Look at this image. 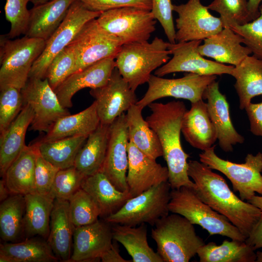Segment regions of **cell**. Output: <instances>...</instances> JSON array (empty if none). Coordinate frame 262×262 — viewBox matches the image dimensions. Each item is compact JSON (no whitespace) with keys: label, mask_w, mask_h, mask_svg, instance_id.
Listing matches in <instances>:
<instances>
[{"label":"cell","mask_w":262,"mask_h":262,"mask_svg":"<svg viewBox=\"0 0 262 262\" xmlns=\"http://www.w3.org/2000/svg\"><path fill=\"white\" fill-rule=\"evenodd\" d=\"M188 220L172 213L160 218L151 230L157 252L164 262H188L205 244Z\"/></svg>","instance_id":"obj_4"},{"label":"cell","mask_w":262,"mask_h":262,"mask_svg":"<svg viewBox=\"0 0 262 262\" xmlns=\"http://www.w3.org/2000/svg\"><path fill=\"white\" fill-rule=\"evenodd\" d=\"M96 19L102 28L120 39L123 45L148 41L157 22L151 11L135 7L105 11Z\"/></svg>","instance_id":"obj_10"},{"label":"cell","mask_w":262,"mask_h":262,"mask_svg":"<svg viewBox=\"0 0 262 262\" xmlns=\"http://www.w3.org/2000/svg\"><path fill=\"white\" fill-rule=\"evenodd\" d=\"M81 188L87 192L98 205L103 219L117 212L131 198L128 191L117 189L102 172L85 177Z\"/></svg>","instance_id":"obj_28"},{"label":"cell","mask_w":262,"mask_h":262,"mask_svg":"<svg viewBox=\"0 0 262 262\" xmlns=\"http://www.w3.org/2000/svg\"><path fill=\"white\" fill-rule=\"evenodd\" d=\"M115 67V57H110L71 74L54 90L61 104L65 108H70L72 98L79 90L104 86Z\"/></svg>","instance_id":"obj_20"},{"label":"cell","mask_w":262,"mask_h":262,"mask_svg":"<svg viewBox=\"0 0 262 262\" xmlns=\"http://www.w3.org/2000/svg\"><path fill=\"white\" fill-rule=\"evenodd\" d=\"M148 106L151 114L146 120L160 142L171 189L182 186L195 188L196 185L187 173L190 156L183 149L180 141L182 119L187 110L185 104L178 100L166 103L152 102Z\"/></svg>","instance_id":"obj_2"},{"label":"cell","mask_w":262,"mask_h":262,"mask_svg":"<svg viewBox=\"0 0 262 262\" xmlns=\"http://www.w3.org/2000/svg\"><path fill=\"white\" fill-rule=\"evenodd\" d=\"M110 126L100 123L77 154L74 166L85 177L101 170L107 152Z\"/></svg>","instance_id":"obj_30"},{"label":"cell","mask_w":262,"mask_h":262,"mask_svg":"<svg viewBox=\"0 0 262 262\" xmlns=\"http://www.w3.org/2000/svg\"><path fill=\"white\" fill-rule=\"evenodd\" d=\"M90 94L95 98L100 123L106 125H111L138 101L135 91L116 67L106 84L91 89Z\"/></svg>","instance_id":"obj_16"},{"label":"cell","mask_w":262,"mask_h":262,"mask_svg":"<svg viewBox=\"0 0 262 262\" xmlns=\"http://www.w3.org/2000/svg\"><path fill=\"white\" fill-rule=\"evenodd\" d=\"M10 191L5 183L4 180L2 178L0 180V202L8 198L10 195Z\"/></svg>","instance_id":"obj_53"},{"label":"cell","mask_w":262,"mask_h":262,"mask_svg":"<svg viewBox=\"0 0 262 262\" xmlns=\"http://www.w3.org/2000/svg\"><path fill=\"white\" fill-rule=\"evenodd\" d=\"M256 254V262H262V251H257Z\"/></svg>","instance_id":"obj_56"},{"label":"cell","mask_w":262,"mask_h":262,"mask_svg":"<svg viewBox=\"0 0 262 262\" xmlns=\"http://www.w3.org/2000/svg\"><path fill=\"white\" fill-rule=\"evenodd\" d=\"M171 190L168 181L155 185L130 198L120 210L104 219L111 224L136 227L147 223L153 226L169 213Z\"/></svg>","instance_id":"obj_7"},{"label":"cell","mask_w":262,"mask_h":262,"mask_svg":"<svg viewBox=\"0 0 262 262\" xmlns=\"http://www.w3.org/2000/svg\"><path fill=\"white\" fill-rule=\"evenodd\" d=\"M200 262H254L256 254L245 241L225 240L220 245L204 244L197 250Z\"/></svg>","instance_id":"obj_36"},{"label":"cell","mask_w":262,"mask_h":262,"mask_svg":"<svg viewBox=\"0 0 262 262\" xmlns=\"http://www.w3.org/2000/svg\"><path fill=\"white\" fill-rule=\"evenodd\" d=\"M242 43V37L230 27H226L219 33L205 39L204 43L198 46V50L202 56L235 66L252 53Z\"/></svg>","instance_id":"obj_23"},{"label":"cell","mask_w":262,"mask_h":262,"mask_svg":"<svg viewBox=\"0 0 262 262\" xmlns=\"http://www.w3.org/2000/svg\"><path fill=\"white\" fill-rule=\"evenodd\" d=\"M85 177L74 166L59 169L49 195L54 199L68 200L80 188Z\"/></svg>","instance_id":"obj_42"},{"label":"cell","mask_w":262,"mask_h":262,"mask_svg":"<svg viewBox=\"0 0 262 262\" xmlns=\"http://www.w3.org/2000/svg\"><path fill=\"white\" fill-rule=\"evenodd\" d=\"M101 13L87 9L78 0L74 1L62 23L46 41L45 49L34 63L29 78H45L52 59L72 42L87 22L98 18Z\"/></svg>","instance_id":"obj_9"},{"label":"cell","mask_w":262,"mask_h":262,"mask_svg":"<svg viewBox=\"0 0 262 262\" xmlns=\"http://www.w3.org/2000/svg\"><path fill=\"white\" fill-rule=\"evenodd\" d=\"M230 75L236 80L234 86L240 109H245L254 97L262 95V60L249 55L234 66Z\"/></svg>","instance_id":"obj_33"},{"label":"cell","mask_w":262,"mask_h":262,"mask_svg":"<svg viewBox=\"0 0 262 262\" xmlns=\"http://www.w3.org/2000/svg\"><path fill=\"white\" fill-rule=\"evenodd\" d=\"M71 43L77 53L73 73L105 58L115 57L123 45L120 39L102 28L96 18L87 22Z\"/></svg>","instance_id":"obj_13"},{"label":"cell","mask_w":262,"mask_h":262,"mask_svg":"<svg viewBox=\"0 0 262 262\" xmlns=\"http://www.w3.org/2000/svg\"><path fill=\"white\" fill-rule=\"evenodd\" d=\"M45 238H30L0 246V262H54L59 259Z\"/></svg>","instance_id":"obj_34"},{"label":"cell","mask_w":262,"mask_h":262,"mask_svg":"<svg viewBox=\"0 0 262 262\" xmlns=\"http://www.w3.org/2000/svg\"><path fill=\"white\" fill-rule=\"evenodd\" d=\"M151 12L154 18L160 22L169 42L176 43V30L172 15L173 4L171 0H151Z\"/></svg>","instance_id":"obj_47"},{"label":"cell","mask_w":262,"mask_h":262,"mask_svg":"<svg viewBox=\"0 0 262 262\" xmlns=\"http://www.w3.org/2000/svg\"><path fill=\"white\" fill-rule=\"evenodd\" d=\"M75 0H49L30 10L24 35L47 41L62 23Z\"/></svg>","instance_id":"obj_24"},{"label":"cell","mask_w":262,"mask_h":262,"mask_svg":"<svg viewBox=\"0 0 262 262\" xmlns=\"http://www.w3.org/2000/svg\"><path fill=\"white\" fill-rule=\"evenodd\" d=\"M12 39L5 34L0 37V88L11 86L21 90L43 51L46 41L25 35Z\"/></svg>","instance_id":"obj_5"},{"label":"cell","mask_w":262,"mask_h":262,"mask_svg":"<svg viewBox=\"0 0 262 262\" xmlns=\"http://www.w3.org/2000/svg\"><path fill=\"white\" fill-rule=\"evenodd\" d=\"M207 7L220 15L224 28L241 25L253 20L248 10L247 0H213Z\"/></svg>","instance_id":"obj_41"},{"label":"cell","mask_w":262,"mask_h":262,"mask_svg":"<svg viewBox=\"0 0 262 262\" xmlns=\"http://www.w3.org/2000/svg\"><path fill=\"white\" fill-rule=\"evenodd\" d=\"M100 123L94 101L85 110L59 119L38 141L49 142L75 136H88Z\"/></svg>","instance_id":"obj_29"},{"label":"cell","mask_w":262,"mask_h":262,"mask_svg":"<svg viewBox=\"0 0 262 262\" xmlns=\"http://www.w3.org/2000/svg\"><path fill=\"white\" fill-rule=\"evenodd\" d=\"M37 144L26 146L7 169L3 179L11 195H25L35 192V168Z\"/></svg>","instance_id":"obj_27"},{"label":"cell","mask_w":262,"mask_h":262,"mask_svg":"<svg viewBox=\"0 0 262 262\" xmlns=\"http://www.w3.org/2000/svg\"><path fill=\"white\" fill-rule=\"evenodd\" d=\"M112 225L114 240L123 246L133 262H164L158 253L148 244L147 229L145 223L138 227Z\"/></svg>","instance_id":"obj_31"},{"label":"cell","mask_w":262,"mask_h":262,"mask_svg":"<svg viewBox=\"0 0 262 262\" xmlns=\"http://www.w3.org/2000/svg\"><path fill=\"white\" fill-rule=\"evenodd\" d=\"M245 242L254 251L262 248V217L253 228Z\"/></svg>","instance_id":"obj_50"},{"label":"cell","mask_w":262,"mask_h":262,"mask_svg":"<svg viewBox=\"0 0 262 262\" xmlns=\"http://www.w3.org/2000/svg\"><path fill=\"white\" fill-rule=\"evenodd\" d=\"M169 43L155 37L150 43L122 45L115 57V67L132 90L147 82L151 72L171 59Z\"/></svg>","instance_id":"obj_3"},{"label":"cell","mask_w":262,"mask_h":262,"mask_svg":"<svg viewBox=\"0 0 262 262\" xmlns=\"http://www.w3.org/2000/svg\"><path fill=\"white\" fill-rule=\"evenodd\" d=\"M88 10L103 12L124 7H135L151 11V0H78Z\"/></svg>","instance_id":"obj_48"},{"label":"cell","mask_w":262,"mask_h":262,"mask_svg":"<svg viewBox=\"0 0 262 262\" xmlns=\"http://www.w3.org/2000/svg\"><path fill=\"white\" fill-rule=\"evenodd\" d=\"M49 0H30V1L33 6H36L46 2Z\"/></svg>","instance_id":"obj_55"},{"label":"cell","mask_w":262,"mask_h":262,"mask_svg":"<svg viewBox=\"0 0 262 262\" xmlns=\"http://www.w3.org/2000/svg\"><path fill=\"white\" fill-rule=\"evenodd\" d=\"M201 42L202 40H194L169 43L168 49L173 57L155 70L154 75L162 77L168 74L180 72L199 75H231L234 66L206 59L199 53L198 47Z\"/></svg>","instance_id":"obj_14"},{"label":"cell","mask_w":262,"mask_h":262,"mask_svg":"<svg viewBox=\"0 0 262 262\" xmlns=\"http://www.w3.org/2000/svg\"><path fill=\"white\" fill-rule=\"evenodd\" d=\"M173 10L178 14L176 19L177 43L204 40L224 28L220 18L212 15L200 0H188L185 3L173 4Z\"/></svg>","instance_id":"obj_15"},{"label":"cell","mask_w":262,"mask_h":262,"mask_svg":"<svg viewBox=\"0 0 262 262\" xmlns=\"http://www.w3.org/2000/svg\"><path fill=\"white\" fill-rule=\"evenodd\" d=\"M30 0H6L4 6L5 18L11 24L9 32L5 34L13 39L25 34L29 23L30 10L27 4Z\"/></svg>","instance_id":"obj_44"},{"label":"cell","mask_w":262,"mask_h":262,"mask_svg":"<svg viewBox=\"0 0 262 262\" xmlns=\"http://www.w3.org/2000/svg\"><path fill=\"white\" fill-rule=\"evenodd\" d=\"M88 136H75L52 141H36L40 154L59 169L74 166L79 150Z\"/></svg>","instance_id":"obj_37"},{"label":"cell","mask_w":262,"mask_h":262,"mask_svg":"<svg viewBox=\"0 0 262 262\" xmlns=\"http://www.w3.org/2000/svg\"><path fill=\"white\" fill-rule=\"evenodd\" d=\"M73 250L68 262H96L113 244L112 225L99 220L75 227Z\"/></svg>","instance_id":"obj_19"},{"label":"cell","mask_w":262,"mask_h":262,"mask_svg":"<svg viewBox=\"0 0 262 262\" xmlns=\"http://www.w3.org/2000/svg\"><path fill=\"white\" fill-rule=\"evenodd\" d=\"M129 142L126 114L123 113L110 126L107 152L100 171L121 191H128L126 176L129 163Z\"/></svg>","instance_id":"obj_17"},{"label":"cell","mask_w":262,"mask_h":262,"mask_svg":"<svg viewBox=\"0 0 262 262\" xmlns=\"http://www.w3.org/2000/svg\"><path fill=\"white\" fill-rule=\"evenodd\" d=\"M128 168L126 182L132 197L151 187L168 181V170L139 150L129 141Z\"/></svg>","instance_id":"obj_18"},{"label":"cell","mask_w":262,"mask_h":262,"mask_svg":"<svg viewBox=\"0 0 262 262\" xmlns=\"http://www.w3.org/2000/svg\"><path fill=\"white\" fill-rule=\"evenodd\" d=\"M21 93L24 104H28L33 112L31 130L46 133L59 119L70 115L46 78H29Z\"/></svg>","instance_id":"obj_12"},{"label":"cell","mask_w":262,"mask_h":262,"mask_svg":"<svg viewBox=\"0 0 262 262\" xmlns=\"http://www.w3.org/2000/svg\"><path fill=\"white\" fill-rule=\"evenodd\" d=\"M260 16L254 20L243 25H235L229 27L240 35L253 55L262 60V3L259 7Z\"/></svg>","instance_id":"obj_45"},{"label":"cell","mask_w":262,"mask_h":262,"mask_svg":"<svg viewBox=\"0 0 262 262\" xmlns=\"http://www.w3.org/2000/svg\"><path fill=\"white\" fill-rule=\"evenodd\" d=\"M203 98L207 100L208 112L216 131L220 147L225 152H232L233 146L243 144L245 138L232 124L229 104L219 90L218 82L215 80L208 86Z\"/></svg>","instance_id":"obj_21"},{"label":"cell","mask_w":262,"mask_h":262,"mask_svg":"<svg viewBox=\"0 0 262 262\" xmlns=\"http://www.w3.org/2000/svg\"><path fill=\"white\" fill-rule=\"evenodd\" d=\"M215 147L200 153V162L225 175L242 200L247 201L256 193L262 195V153L247 154L245 163L238 164L220 158L215 152Z\"/></svg>","instance_id":"obj_8"},{"label":"cell","mask_w":262,"mask_h":262,"mask_svg":"<svg viewBox=\"0 0 262 262\" xmlns=\"http://www.w3.org/2000/svg\"><path fill=\"white\" fill-rule=\"evenodd\" d=\"M76 62V51L72 43L52 59L48 67L45 78L54 91L74 72Z\"/></svg>","instance_id":"obj_40"},{"label":"cell","mask_w":262,"mask_h":262,"mask_svg":"<svg viewBox=\"0 0 262 262\" xmlns=\"http://www.w3.org/2000/svg\"><path fill=\"white\" fill-rule=\"evenodd\" d=\"M247 201L258 208L262 212V196L254 195Z\"/></svg>","instance_id":"obj_54"},{"label":"cell","mask_w":262,"mask_h":262,"mask_svg":"<svg viewBox=\"0 0 262 262\" xmlns=\"http://www.w3.org/2000/svg\"><path fill=\"white\" fill-rule=\"evenodd\" d=\"M187 173L194 180L193 189L200 199L226 217L246 239L262 217L261 210L237 196L223 177L200 162L189 161Z\"/></svg>","instance_id":"obj_1"},{"label":"cell","mask_w":262,"mask_h":262,"mask_svg":"<svg viewBox=\"0 0 262 262\" xmlns=\"http://www.w3.org/2000/svg\"><path fill=\"white\" fill-rule=\"evenodd\" d=\"M33 118L31 107H23L10 126L0 135V173L3 177L7 169L26 146L27 130Z\"/></svg>","instance_id":"obj_25"},{"label":"cell","mask_w":262,"mask_h":262,"mask_svg":"<svg viewBox=\"0 0 262 262\" xmlns=\"http://www.w3.org/2000/svg\"><path fill=\"white\" fill-rule=\"evenodd\" d=\"M168 209L169 212L182 215L192 224L201 226L210 236L220 235L241 241L246 239L226 217L203 202L192 188L182 186L171 189Z\"/></svg>","instance_id":"obj_6"},{"label":"cell","mask_w":262,"mask_h":262,"mask_svg":"<svg viewBox=\"0 0 262 262\" xmlns=\"http://www.w3.org/2000/svg\"><path fill=\"white\" fill-rule=\"evenodd\" d=\"M181 131L186 141L193 147L206 150L217 140L215 127L211 119L207 103L203 99L191 103L184 113Z\"/></svg>","instance_id":"obj_22"},{"label":"cell","mask_w":262,"mask_h":262,"mask_svg":"<svg viewBox=\"0 0 262 262\" xmlns=\"http://www.w3.org/2000/svg\"><path fill=\"white\" fill-rule=\"evenodd\" d=\"M142 110L134 104L127 111L129 141L142 152L156 160L163 156L162 148L156 133L144 119Z\"/></svg>","instance_id":"obj_35"},{"label":"cell","mask_w":262,"mask_h":262,"mask_svg":"<svg viewBox=\"0 0 262 262\" xmlns=\"http://www.w3.org/2000/svg\"><path fill=\"white\" fill-rule=\"evenodd\" d=\"M25 213L24 195H11L0 203V234L5 242H16L23 233Z\"/></svg>","instance_id":"obj_38"},{"label":"cell","mask_w":262,"mask_h":262,"mask_svg":"<svg viewBox=\"0 0 262 262\" xmlns=\"http://www.w3.org/2000/svg\"><path fill=\"white\" fill-rule=\"evenodd\" d=\"M68 201L71 219L75 227L93 223L100 216L97 204L92 196L82 188Z\"/></svg>","instance_id":"obj_39"},{"label":"cell","mask_w":262,"mask_h":262,"mask_svg":"<svg viewBox=\"0 0 262 262\" xmlns=\"http://www.w3.org/2000/svg\"><path fill=\"white\" fill-rule=\"evenodd\" d=\"M102 262H131L124 259L120 254V250L117 242L114 240L111 246L101 256Z\"/></svg>","instance_id":"obj_51"},{"label":"cell","mask_w":262,"mask_h":262,"mask_svg":"<svg viewBox=\"0 0 262 262\" xmlns=\"http://www.w3.org/2000/svg\"><path fill=\"white\" fill-rule=\"evenodd\" d=\"M74 229L70 217L68 201L55 199L47 241L54 254L63 262H68L71 256Z\"/></svg>","instance_id":"obj_26"},{"label":"cell","mask_w":262,"mask_h":262,"mask_svg":"<svg viewBox=\"0 0 262 262\" xmlns=\"http://www.w3.org/2000/svg\"><path fill=\"white\" fill-rule=\"evenodd\" d=\"M59 170L45 160L38 151L35 168V192L49 195Z\"/></svg>","instance_id":"obj_46"},{"label":"cell","mask_w":262,"mask_h":262,"mask_svg":"<svg viewBox=\"0 0 262 262\" xmlns=\"http://www.w3.org/2000/svg\"><path fill=\"white\" fill-rule=\"evenodd\" d=\"M217 75H199L189 73L182 78L165 79L151 74L148 80V89L136 105L143 109L156 100L173 97L194 103L201 99L208 86L217 79Z\"/></svg>","instance_id":"obj_11"},{"label":"cell","mask_w":262,"mask_h":262,"mask_svg":"<svg viewBox=\"0 0 262 262\" xmlns=\"http://www.w3.org/2000/svg\"><path fill=\"white\" fill-rule=\"evenodd\" d=\"M25 213L24 233L28 237L38 235L48 238L50 230L51 213L54 198L49 195L36 192L24 195Z\"/></svg>","instance_id":"obj_32"},{"label":"cell","mask_w":262,"mask_h":262,"mask_svg":"<svg viewBox=\"0 0 262 262\" xmlns=\"http://www.w3.org/2000/svg\"><path fill=\"white\" fill-rule=\"evenodd\" d=\"M0 133L13 122L22 110L24 102L21 90L7 86L0 88Z\"/></svg>","instance_id":"obj_43"},{"label":"cell","mask_w":262,"mask_h":262,"mask_svg":"<svg viewBox=\"0 0 262 262\" xmlns=\"http://www.w3.org/2000/svg\"><path fill=\"white\" fill-rule=\"evenodd\" d=\"M262 1V0H247L248 10L253 20L260 16L259 7Z\"/></svg>","instance_id":"obj_52"},{"label":"cell","mask_w":262,"mask_h":262,"mask_svg":"<svg viewBox=\"0 0 262 262\" xmlns=\"http://www.w3.org/2000/svg\"><path fill=\"white\" fill-rule=\"evenodd\" d=\"M245 109L250 122V131L255 135L262 137V101L251 102Z\"/></svg>","instance_id":"obj_49"}]
</instances>
